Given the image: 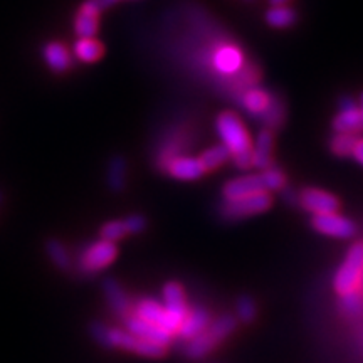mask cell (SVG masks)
<instances>
[{
  "label": "cell",
  "instance_id": "cell-29",
  "mask_svg": "<svg viewBox=\"0 0 363 363\" xmlns=\"http://www.w3.org/2000/svg\"><path fill=\"white\" fill-rule=\"evenodd\" d=\"M357 133H343V131H337L330 140V150L333 155L337 157H350L357 142Z\"/></svg>",
  "mask_w": 363,
  "mask_h": 363
},
{
  "label": "cell",
  "instance_id": "cell-16",
  "mask_svg": "<svg viewBox=\"0 0 363 363\" xmlns=\"http://www.w3.org/2000/svg\"><path fill=\"white\" fill-rule=\"evenodd\" d=\"M162 293H163V301H165L163 303L165 310L182 323L189 311L187 299H185V291L184 288H182V284L177 283V281H169V283L163 286Z\"/></svg>",
  "mask_w": 363,
  "mask_h": 363
},
{
  "label": "cell",
  "instance_id": "cell-18",
  "mask_svg": "<svg viewBox=\"0 0 363 363\" xmlns=\"http://www.w3.org/2000/svg\"><path fill=\"white\" fill-rule=\"evenodd\" d=\"M212 61H214L216 69L222 72V74H235V72L240 71L244 59L242 52L238 48H234V45H222Z\"/></svg>",
  "mask_w": 363,
  "mask_h": 363
},
{
  "label": "cell",
  "instance_id": "cell-2",
  "mask_svg": "<svg viewBox=\"0 0 363 363\" xmlns=\"http://www.w3.org/2000/svg\"><path fill=\"white\" fill-rule=\"evenodd\" d=\"M89 331L91 337L106 348H121V350L150 358H160L167 353V347L136 337L128 330L113 328V326H106L104 323H99V321L91 323Z\"/></svg>",
  "mask_w": 363,
  "mask_h": 363
},
{
  "label": "cell",
  "instance_id": "cell-15",
  "mask_svg": "<svg viewBox=\"0 0 363 363\" xmlns=\"http://www.w3.org/2000/svg\"><path fill=\"white\" fill-rule=\"evenodd\" d=\"M257 192H266L261 175L238 177V179L225 182L224 187H222L224 199H240Z\"/></svg>",
  "mask_w": 363,
  "mask_h": 363
},
{
  "label": "cell",
  "instance_id": "cell-3",
  "mask_svg": "<svg viewBox=\"0 0 363 363\" xmlns=\"http://www.w3.org/2000/svg\"><path fill=\"white\" fill-rule=\"evenodd\" d=\"M238 328V320L233 315H220L216 320H212L208 326L194 338L187 340L184 352L190 358H202L211 353L220 342L234 333Z\"/></svg>",
  "mask_w": 363,
  "mask_h": 363
},
{
  "label": "cell",
  "instance_id": "cell-8",
  "mask_svg": "<svg viewBox=\"0 0 363 363\" xmlns=\"http://www.w3.org/2000/svg\"><path fill=\"white\" fill-rule=\"evenodd\" d=\"M311 225L316 233L330 235V238H337V239H350L357 234L355 222L337 214V212L313 216Z\"/></svg>",
  "mask_w": 363,
  "mask_h": 363
},
{
  "label": "cell",
  "instance_id": "cell-37",
  "mask_svg": "<svg viewBox=\"0 0 363 363\" xmlns=\"http://www.w3.org/2000/svg\"><path fill=\"white\" fill-rule=\"evenodd\" d=\"M116 2H120V0H99V4H101V7H103V9L111 7L113 4H116Z\"/></svg>",
  "mask_w": 363,
  "mask_h": 363
},
{
  "label": "cell",
  "instance_id": "cell-36",
  "mask_svg": "<svg viewBox=\"0 0 363 363\" xmlns=\"http://www.w3.org/2000/svg\"><path fill=\"white\" fill-rule=\"evenodd\" d=\"M340 108L342 110H352V108H357V103L352 98H342L340 99Z\"/></svg>",
  "mask_w": 363,
  "mask_h": 363
},
{
  "label": "cell",
  "instance_id": "cell-20",
  "mask_svg": "<svg viewBox=\"0 0 363 363\" xmlns=\"http://www.w3.org/2000/svg\"><path fill=\"white\" fill-rule=\"evenodd\" d=\"M272 131L271 130H262L256 138V145H252V153H254V167H257L259 170L269 169L272 165Z\"/></svg>",
  "mask_w": 363,
  "mask_h": 363
},
{
  "label": "cell",
  "instance_id": "cell-30",
  "mask_svg": "<svg viewBox=\"0 0 363 363\" xmlns=\"http://www.w3.org/2000/svg\"><path fill=\"white\" fill-rule=\"evenodd\" d=\"M259 175L262 179V184H264L266 192H272V190L278 192V190H283L286 187V184H288V182H286L284 172L274 165H271L269 169L261 170Z\"/></svg>",
  "mask_w": 363,
  "mask_h": 363
},
{
  "label": "cell",
  "instance_id": "cell-14",
  "mask_svg": "<svg viewBox=\"0 0 363 363\" xmlns=\"http://www.w3.org/2000/svg\"><path fill=\"white\" fill-rule=\"evenodd\" d=\"M211 321H212L211 311H208L206 306L202 305L189 306L187 315H185L184 321H182L180 330L177 335H179V338L187 342V340L194 338L195 335H199L201 331L206 330Z\"/></svg>",
  "mask_w": 363,
  "mask_h": 363
},
{
  "label": "cell",
  "instance_id": "cell-12",
  "mask_svg": "<svg viewBox=\"0 0 363 363\" xmlns=\"http://www.w3.org/2000/svg\"><path fill=\"white\" fill-rule=\"evenodd\" d=\"M103 293L106 298L108 305H110L111 311L120 318L125 320L126 316H130L133 313V303L128 296V293L121 288V284L116 279L108 278L103 281Z\"/></svg>",
  "mask_w": 363,
  "mask_h": 363
},
{
  "label": "cell",
  "instance_id": "cell-41",
  "mask_svg": "<svg viewBox=\"0 0 363 363\" xmlns=\"http://www.w3.org/2000/svg\"><path fill=\"white\" fill-rule=\"evenodd\" d=\"M2 199H4V195H2V192H0V203H2Z\"/></svg>",
  "mask_w": 363,
  "mask_h": 363
},
{
  "label": "cell",
  "instance_id": "cell-11",
  "mask_svg": "<svg viewBox=\"0 0 363 363\" xmlns=\"http://www.w3.org/2000/svg\"><path fill=\"white\" fill-rule=\"evenodd\" d=\"M104 9L99 0H86L74 21V30L79 38H94L99 27V13Z\"/></svg>",
  "mask_w": 363,
  "mask_h": 363
},
{
  "label": "cell",
  "instance_id": "cell-5",
  "mask_svg": "<svg viewBox=\"0 0 363 363\" xmlns=\"http://www.w3.org/2000/svg\"><path fill=\"white\" fill-rule=\"evenodd\" d=\"M272 199L269 192H257L240 199H224L219 212L225 220H239L244 217H251L267 211L271 207Z\"/></svg>",
  "mask_w": 363,
  "mask_h": 363
},
{
  "label": "cell",
  "instance_id": "cell-6",
  "mask_svg": "<svg viewBox=\"0 0 363 363\" xmlns=\"http://www.w3.org/2000/svg\"><path fill=\"white\" fill-rule=\"evenodd\" d=\"M118 256L116 242L99 239L91 242L83 249L78 257V267L83 274H96V272L106 269Z\"/></svg>",
  "mask_w": 363,
  "mask_h": 363
},
{
  "label": "cell",
  "instance_id": "cell-21",
  "mask_svg": "<svg viewBox=\"0 0 363 363\" xmlns=\"http://www.w3.org/2000/svg\"><path fill=\"white\" fill-rule=\"evenodd\" d=\"M44 59L54 72H65L71 66L69 52H67L66 45H62L61 43H49L45 45Z\"/></svg>",
  "mask_w": 363,
  "mask_h": 363
},
{
  "label": "cell",
  "instance_id": "cell-17",
  "mask_svg": "<svg viewBox=\"0 0 363 363\" xmlns=\"http://www.w3.org/2000/svg\"><path fill=\"white\" fill-rule=\"evenodd\" d=\"M271 96L272 94L269 91L262 88H249L244 91L239 103L242 104V108L246 110L247 115H251L252 118H261L267 110V106H269Z\"/></svg>",
  "mask_w": 363,
  "mask_h": 363
},
{
  "label": "cell",
  "instance_id": "cell-4",
  "mask_svg": "<svg viewBox=\"0 0 363 363\" xmlns=\"http://www.w3.org/2000/svg\"><path fill=\"white\" fill-rule=\"evenodd\" d=\"M363 272V240H357L355 244H352V247L348 249L347 257L342 262V266L338 267L337 274H335L333 286L335 291L340 296L342 294L357 291L360 288V279Z\"/></svg>",
  "mask_w": 363,
  "mask_h": 363
},
{
  "label": "cell",
  "instance_id": "cell-28",
  "mask_svg": "<svg viewBox=\"0 0 363 363\" xmlns=\"http://www.w3.org/2000/svg\"><path fill=\"white\" fill-rule=\"evenodd\" d=\"M229 158H230L229 148H227L225 145H216V147L206 150V152L199 157V160H201L206 172H211V170L219 169L220 165H224Z\"/></svg>",
  "mask_w": 363,
  "mask_h": 363
},
{
  "label": "cell",
  "instance_id": "cell-13",
  "mask_svg": "<svg viewBox=\"0 0 363 363\" xmlns=\"http://www.w3.org/2000/svg\"><path fill=\"white\" fill-rule=\"evenodd\" d=\"M172 179L177 180H197L206 174V169L199 158L194 157H174L163 165V169Z\"/></svg>",
  "mask_w": 363,
  "mask_h": 363
},
{
  "label": "cell",
  "instance_id": "cell-10",
  "mask_svg": "<svg viewBox=\"0 0 363 363\" xmlns=\"http://www.w3.org/2000/svg\"><path fill=\"white\" fill-rule=\"evenodd\" d=\"M125 326L130 333L136 335V337L150 340V342L162 345V347H169L172 343V335L167 333L165 330H162L160 326L155 323H150L147 320H142L140 316H136L135 313H131L130 316L125 318Z\"/></svg>",
  "mask_w": 363,
  "mask_h": 363
},
{
  "label": "cell",
  "instance_id": "cell-24",
  "mask_svg": "<svg viewBox=\"0 0 363 363\" xmlns=\"http://www.w3.org/2000/svg\"><path fill=\"white\" fill-rule=\"evenodd\" d=\"M340 315L347 318V320H357L363 316V291H357L342 294L338 301Z\"/></svg>",
  "mask_w": 363,
  "mask_h": 363
},
{
  "label": "cell",
  "instance_id": "cell-22",
  "mask_svg": "<svg viewBox=\"0 0 363 363\" xmlns=\"http://www.w3.org/2000/svg\"><path fill=\"white\" fill-rule=\"evenodd\" d=\"M335 131L343 133H360L363 131V115L362 108H352V110H342L333 120Z\"/></svg>",
  "mask_w": 363,
  "mask_h": 363
},
{
  "label": "cell",
  "instance_id": "cell-39",
  "mask_svg": "<svg viewBox=\"0 0 363 363\" xmlns=\"http://www.w3.org/2000/svg\"><path fill=\"white\" fill-rule=\"evenodd\" d=\"M358 289H360V291H363V272H362V279H360V288H358Z\"/></svg>",
  "mask_w": 363,
  "mask_h": 363
},
{
  "label": "cell",
  "instance_id": "cell-38",
  "mask_svg": "<svg viewBox=\"0 0 363 363\" xmlns=\"http://www.w3.org/2000/svg\"><path fill=\"white\" fill-rule=\"evenodd\" d=\"M286 2H288V0H269L271 6H286Z\"/></svg>",
  "mask_w": 363,
  "mask_h": 363
},
{
  "label": "cell",
  "instance_id": "cell-1",
  "mask_svg": "<svg viewBox=\"0 0 363 363\" xmlns=\"http://www.w3.org/2000/svg\"><path fill=\"white\" fill-rule=\"evenodd\" d=\"M216 130L219 133L222 145H225L230 152L234 165L240 170H247L254 167L252 142L246 126L242 125L240 118L233 111H222L217 116Z\"/></svg>",
  "mask_w": 363,
  "mask_h": 363
},
{
  "label": "cell",
  "instance_id": "cell-26",
  "mask_svg": "<svg viewBox=\"0 0 363 363\" xmlns=\"http://www.w3.org/2000/svg\"><path fill=\"white\" fill-rule=\"evenodd\" d=\"M296 21H298L296 13H294L293 9L286 6H272L269 11L266 12V22L271 27H276V29H286V27H291Z\"/></svg>",
  "mask_w": 363,
  "mask_h": 363
},
{
  "label": "cell",
  "instance_id": "cell-31",
  "mask_svg": "<svg viewBox=\"0 0 363 363\" xmlns=\"http://www.w3.org/2000/svg\"><path fill=\"white\" fill-rule=\"evenodd\" d=\"M235 315H238V320L242 321V323H252L254 318L257 315L254 299L247 296V294L239 296L238 303H235Z\"/></svg>",
  "mask_w": 363,
  "mask_h": 363
},
{
  "label": "cell",
  "instance_id": "cell-35",
  "mask_svg": "<svg viewBox=\"0 0 363 363\" xmlns=\"http://www.w3.org/2000/svg\"><path fill=\"white\" fill-rule=\"evenodd\" d=\"M352 155L358 163H360V165H363V138H357Z\"/></svg>",
  "mask_w": 363,
  "mask_h": 363
},
{
  "label": "cell",
  "instance_id": "cell-33",
  "mask_svg": "<svg viewBox=\"0 0 363 363\" xmlns=\"http://www.w3.org/2000/svg\"><path fill=\"white\" fill-rule=\"evenodd\" d=\"M125 225H126V233L128 235H136V234H142L145 229H147V219L140 214H131L126 217Z\"/></svg>",
  "mask_w": 363,
  "mask_h": 363
},
{
  "label": "cell",
  "instance_id": "cell-7",
  "mask_svg": "<svg viewBox=\"0 0 363 363\" xmlns=\"http://www.w3.org/2000/svg\"><path fill=\"white\" fill-rule=\"evenodd\" d=\"M133 313L136 316H140L142 320H147L150 323H155L160 326L162 330H165L167 333H170L172 337L179 333L180 330V321L170 315L169 311L165 310V306L162 303L155 301V299L143 298L140 301H136L133 305Z\"/></svg>",
  "mask_w": 363,
  "mask_h": 363
},
{
  "label": "cell",
  "instance_id": "cell-40",
  "mask_svg": "<svg viewBox=\"0 0 363 363\" xmlns=\"http://www.w3.org/2000/svg\"><path fill=\"white\" fill-rule=\"evenodd\" d=\"M360 103H362V108H363V93H362V96H360Z\"/></svg>",
  "mask_w": 363,
  "mask_h": 363
},
{
  "label": "cell",
  "instance_id": "cell-32",
  "mask_svg": "<svg viewBox=\"0 0 363 363\" xmlns=\"http://www.w3.org/2000/svg\"><path fill=\"white\" fill-rule=\"evenodd\" d=\"M125 235H128V233H126L125 220H110L101 227V239L111 240V242H118V240L123 239Z\"/></svg>",
  "mask_w": 363,
  "mask_h": 363
},
{
  "label": "cell",
  "instance_id": "cell-25",
  "mask_svg": "<svg viewBox=\"0 0 363 363\" xmlns=\"http://www.w3.org/2000/svg\"><path fill=\"white\" fill-rule=\"evenodd\" d=\"M104 54V48L94 38H79L74 44V56L83 62H96Z\"/></svg>",
  "mask_w": 363,
  "mask_h": 363
},
{
  "label": "cell",
  "instance_id": "cell-19",
  "mask_svg": "<svg viewBox=\"0 0 363 363\" xmlns=\"http://www.w3.org/2000/svg\"><path fill=\"white\" fill-rule=\"evenodd\" d=\"M126 179H128V163H126L125 157H111L106 169L108 189L115 194L123 192V189L126 187Z\"/></svg>",
  "mask_w": 363,
  "mask_h": 363
},
{
  "label": "cell",
  "instance_id": "cell-9",
  "mask_svg": "<svg viewBox=\"0 0 363 363\" xmlns=\"http://www.w3.org/2000/svg\"><path fill=\"white\" fill-rule=\"evenodd\" d=\"M298 203L313 216L331 214V212H337L340 207V201L333 194L315 187L303 189L298 194Z\"/></svg>",
  "mask_w": 363,
  "mask_h": 363
},
{
  "label": "cell",
  "instance_id": "cell-27",
  "mask_svg": "<svg viewBox=\"0 0 363 363\" xmlns=\"http://www.w3.org/2000/svg\"><path fill=\"white\" fill-rule=\"evenodd\" d=\"M259 120L262 121V125H264L267 130L281 128V125L284 123V104L281 101L279 96L272 94L269 106H267L264 115H262Z\"/></svg>",
  "mask_w": 363,
  "mask_h": 363
},
{
  "label": "cell",
  "instance_id": "cell-23",
  "mask_svg": "<svg viewBox=\"0 0 363 363\" xmlns=\"http://www.w3.org/2000/svg\"><path fill=\"white\" fill-rule=\"evenodd\" d=\"M45 254H48L49 261H51L57 269L61 271L71 269L72 261H71L69 251H67V247L62 244V240L54 239V238L45 240Z\"/></svg>",
  "mask_w": 363,
  "mask_h": 363
},
{
  "label": "cell",
  "instance_id": "cell-34",
  "mask_svg": "<svg viewBox=\"0 0 363 363\" xmlns=\"http://www.w3.org/2000/svg\"><path fill=\"white\" fill-rule=\"evenodd\" d=\"M281 197H283V201L288 202L289 206H294V203H298L296 190H293L289 187H284L283 190H281Z\"/></svg>",
  "mask_w": 363,
  "mask_h": 363
}]
</instances>
